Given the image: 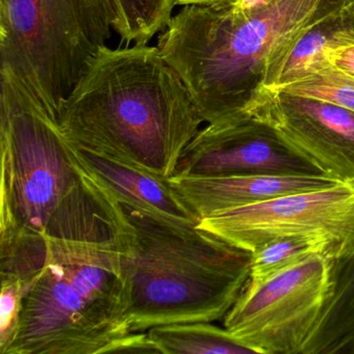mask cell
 Here are the masks:
<instances>
[{
	"mask_svg": "<svg viewBox=\"0 0 354 354\" xmlns=\"http://www.w3.org/2000/svg\"><path fill=\"white\" fill-rule=\"evenodd\" d=\"M231 175L324 176L270 126L250 115L201 129L182 153L174 176Z\"/></svg>",
	"mask_w": 354,
	"mask_h": 354,
	"instance_id": "9",
	"label": "cell"
},
{
	"mask_svg": "<svg viewBox=\"0 0 354 354\" xmlns=\"http://www.w3.org/2000/svg\"><path fill=\"white\" fill-rule=\"evenodd\" d=\"M28 289L15 279H1L0 353L8 354L17 337L22 304Z\"/></svg>",
	"mask_w": 354,
	"mask_h": 354,
	"instance_id": "19",
	"label": "cell"
},
{
	"mask_svg": "<svg viewBox=\"0 0 354 354\" xmlns=\"http://www.w3.org/2000/svg\"><path fill=\"white\" fill-rule=\"evenodd\" d=\"M333 260L315 254L250 285L246 283L223 327L254 354H301L330 293Z\"/></svg>",
	"mask_w": 354,
	"mask_h": 354,
	"instance_id": "7",
	"label": "cell"
},
{
	"mask_svg": "<svg viewBox=\"0 0 354 354\" xmlns=\"http://www.w3.org/2000/svg\"><path fill=\"white\" fill-rule=\"evenodd\" d=\"M349 45H354V1L281 45L267 62L262 88L290 84L326 64L330 51Z\"/></svg>",
	"mask_w": 354,
	"mask_h": 354,
	"instance_id": "13",
	"label": "cell"
},
{
	"mask_svg": "<svg viewBox=\"0 0 354 354\" xmlns=\"http://www.w3.org/2000/svg\"><path fill=\"white\" fill-rule=\"evenodd\" d=\"M204 123L158 47H101L66 99L59 124L78 148L163 178Z\"/></svg>",
	"mask_w": 354,
	"mask_h": 354,
	"instance_id": "1",
	"label": "cell"
},
{
	"mask_svg": "<svg viewBox=\"0 0 354 354\" xmlns=\"http://www.w3.org/2000/svg\"><path fill=\"white\" fill-rule=\"evenodd\" d=\"M279 1L281 0H212L208 3H218L234 13L250 15L263 11Z\"/></svg>",
	"mask_w": 354,
	"mask_h": 354,
	"instance_id": "20",
	"label": "cell"
},
{
	"mask_svg": "<svg viewBox=\"0 0 354 354\" xmlns=\"http://www.w3.org/2000/svg\"><path fill=\"white\" fill-rule=\"evenodd\" d=\"M337 354H354V331L339 346Z\"/></svg>",
	"mask_w": 354,
	"mask_h": 354,
	"instance_id": "22",
	"label": "cell"
},
{
	"mask_svg": "<svg viewBox=\"0 0 354 354\" xmlns=\"http://www.w3.org/2000/svg\"><path fill=\"white\" fill-rule=\"evenodd\" d=\"M47 244L8 354L159 353L130 328L122 235Z\"/></svg>",
	"mask_w": 354,
	"mask_h": 354,
	"instance_id": "5",
	"label": "cell"
},
{
	"mask_svg": "<svg viewBox=\"0 0 354 354\" xmlns=\"http://www.w3.org/2000/svg\"><path fill=\"white\" fill-rule=\"evenodd\" d=\"M113 26L109 0H0V70L59 119Z\"/></svg>",
	"mask_w": 354,
	"mask_h": 354,
	"instance_id": "6",
	"label": "cell"
},
{
	"mask_svg": "<svg viewBox=\"0 0 354 354\" xmlns=\"http://www.w3.org/2000/svg\"><path fill=\"white\" fill-rule=\"evenodd\" d=\"M326 64L354 78V45L330 51L325 57Z\"/></svg>",
	"mask_w": 354,
	"mask_h": 354,
	"instance_id": "21",
	"label": "cell"
},
{
	"mask_svg": "<svg viewBox=\"0 0 354 354\" xmlns=\"http://www.w3.org/2000/svg\"><path fill=\"white\" fill-rule=\"evenodd\" d=\"M354 331V254L333 260L330 293L302 354H337Z\"/></svg>",
	"mask_w": 354,
	"mask_h": 354,
	"instance_id": "14",
	"label": "cell"
},
{
	"mask_svg": "<svg viewBox=\"0 0 354 354\" xmlns=\"http://www.w3.org/2000/svg\"><path fill=\"white\" fill-rule=\"evenodd\" d=\"M115 32L126 43L148 44L162 32L176 7L174 0H109Z\"/></svg>",
	"mask_w": 354,
	"mask_h": 354,
	"instance_id": "17",
	"label": "cell"
},
{
	"mask_svg": "<svg viewBox=\"0 0 354 354\" xmlns=\"http://www.w3.org/2000/svg\"><path fill=\"white\" fill-rule=\"evenodd\" d=\"M175 6H188V5H202V3H208L212 0H174Z\"/></svg>",
	"mask_w": 354,
	"mask_h": 354,
	"instance_id": "23",
	"label": "cell"
},
{
	"mask_svg": "<svg viewBox=\"0 0 354 354\" xmlns=\"http://www.w3.org/2000/svg\"><path fill=\"white\" fill-rule=\"evenodd\" d=\"M148 337L161 354H250L252 350L212 322L175 323L149 329Z\"/></svg>",
	"mask_w": 354,
	"mask_h": 354,
	"instance_id": "15",
	"label": "cell"
},
{
	"mask_svg": "<svg viewBox=\"0 0 354 354\" xmlns=\"http://www.w3.org/2000/svg\"><path fill=\"white\" fill-rule=\"evenodd\" d=\"M120 204L132 333L225 318L250 277L252 252L196 223Z\"/></svg>",
	"mask_w": 354,
	"mask_h": 354,
	"instance_id": "4",
	"label": "cell"
},
{
	"mask_svg": "<svg viewBox=\"0 0 354 354\" xmlns=\"http://www.w3.org/2000/svg\"><path fill=\"white\" fill-rule=\"evenodd\" d=\"M169 180L200 221L283 194L321 189L337 183L324 176H171Z\"/></svg>",
	"mask_w": 354,
	"mask_h": 354,
	"instance_id": "11",
	"label": "cell"
},
{
	"mask_svg": "<svg viewBox=\"0 0 354 354\" xmlns=\"http://www.w3.org/2000/svg\"><path fill=\"white\" fill-rule=\"evenodd\" d=\"M270 90L321 99L354 113V78L329 64L319 66L294 82Z\"/></svg>",
	"mask_w": 354,
	"mask_h": 354,
	"instance_id": "18",
	"label": "cell"
},
{
	"mask_svg": "<svg viewBox=\"0 0 354 354\" xmlns=\"http://www.w3.org/2000/svg\"><path fill=\"white\" fill-rule=\"evenodd\" d=\"M198 227L250 252L279 238L317 236L347 258L354 254V185L283 194L205 217Z\"/></svg>",
	"mask_w": 354,
	"mask_h": 354,
	"instance_id": "8",
	"label": "cell"
},
{
	"mask_svg": "<svg viewBox=\"0 0 354 354\" xmlns=\"http://www.w3.org/2000/svg\"><path fill=\"white\" fill-rule=\"evenodd\" d=\"M248 115L263 122L325 177L354 185V113L321 99L262 88Z\"/></svg>",
	"mask_w": 354,
	"mask_h": 354,
	"instance_id": "10",
	"label": "cell"
},
{
	"mask_svg": "<svg viewBox=\"0 0 354 354\" xmlns=\"http://www.w3.org/2000/svg\"><path fill=\"white\" fill-rule=\"evenodd\" d=\"M74 147L86 169L120 203L157 216L198 225V215L167 178Z\"/></svg>",
	"mask_w": 354,
	"mask_h": 354,
	"instance_id": "12",
	"label": "cell"
},
{
	"mask_svg": "<svg viewBox=\"0 0 354 354\" xmlns=\"http://www.w3.org/2000/svg\"><path fill=\"white\" fill-rule=\"evenodd\" d=\"M315 254H323L331 260L342 258L339 248L330 240L317 236L283 237L267 242L252 252L246 283L258 285Z\"/></svg>",
	"mask_w": 354,
	"mask_h": 354,
	"instance_id": "16",
	"label": "cell"
},
{
	"mask_svg": "<svg viewBox=\"0 0 354 354\" xmlns=\"http://www.w3.org/2000/svg\"><path fill=\"white\" fill-rule=\"evenodd\" d=\"M354 0H281L250 15L218 3L184 6L158 38L163 59L187 86L203 121L248 115L270 55Z\"/></svg>",
	"mask_w": 354,
	"mask_h": 354,
	"instance_id": "3",
	"label": "cell"
},
{
	"mask_svg": "<svg viewBox=\"0 0 354 354\" xmlns=\"http://www.w3.org/2000/svg\"><path fill=\"white\" fill-rule=\"evenodd\" d=\"M0 88V232L46 240L119 237L121 204L82 162L59 119L5 70Z\"/></svg>",
	"mask_w": 354,
	"mask_h": 354,
	"instance_id": "2",
	"label": "cell"
}]
</instances>
